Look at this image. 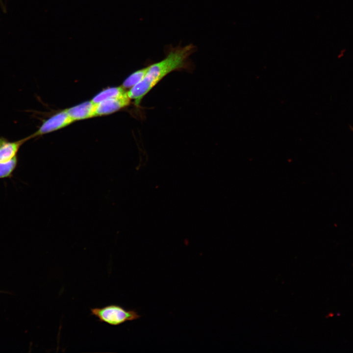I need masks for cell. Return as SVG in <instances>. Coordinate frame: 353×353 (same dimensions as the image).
Segmentation results:
<instances>
[{
    "label": "cell",
    "instance_id": "6da1fadb",
    "mask_svg": "<svg viewBox=\"0 0 353 353\" xmlns=\"http://www.w3.org/2000/svg\"><path fill=\"white\" fill-rule=\"evenodd\" d=\"M196 51V47L192 44L168 47L165 57L148 66L143 80L127 91L128 97L139 106L143 98L167 75L173 71L188 69L191 65L189 57Z\"/></svg>",
    "mask_w": 353,
    "mask_h": 353
},
{
    "label": "cell",
    "instance_id": "7a4b0ae2",
    "mask_svg": "<svg viewBox=\"0 0 353 353\" xmlns=\"http://www.w3.org/2000/svg\"><path fill=\"white\" fill-rule=\"evenodd\" d=\"M90 313L97 317L100 322L114 326L137 320L141 317L135 310H127L120 305L115 304L102 307L91 308Z\"/></svg>",
    "mask_w": 353,
    "mask_h": 353
},
{
    "label": "cell",
    "instance_id": "3957f363",
    "mask_svg": "<svg viewBox=\"0 0 353 353\" xmlns=\"http://www.w3.org/2000/svg\"><path fill=\"white\" fill-rule=\"evenodd\" d=\"M73 122V121L65 109L55 113L45 120L39 128L30 136L32 138L41 136L62 128Z\"/></svg>",
    "mask_w": 353,
    "mask_h": 353
},
{
    "label": "cell",
    "instance_id": "277c9868",
    "mask_svg": "<svg viewBox=\"0 0 353 353\" xmlns=\"http://www.w3.org/2000/svg\"><path fill=\"white\" fill-rule=\"evenodd\" d=\"M127 92L122 96L108 99L96 104V116L112 114L127 106L130 102Z\"/></svg>",
    "mask_w": 353,
    "mask_h": 353
},
{
    "label": "cell",
    "instance_id": "5b68a950",
    "mask_svg": "<svg viewBox=\"0 0 353 353\" xmlns=\"http://www.w3.org/2000/svg\"><path fill=\"white\" fill-rule=\"evenodd\" d=\"M31 139L30 136L21 140L10 142L4 137H0V162L9 161L17 156L23 144Z\"/></svg>",
    "mask_w": 353,
    "mask_h": 353
},
{
    "label": "cell",
    "instance_id": "8992f818",
    "mask_svg": "<svg viewBox=\"0 0 353 353\" xmlns=\"http://www.w3.org/2000/svg\"><path fill=\"white\" fill-rule=\"evenodd\" d=\"M96 104L91 100L70 107L66 110L74 122L96 117Z\"/></svg>",
    "mask_w": 353,
    "mask_h": 353
},
{
    "label": "cell",
    "instance_id": "52a82bcc",
    "mask_svg": "<svg viewBox=\"0 0 353 353\" xmlns=\"http://www.w3.org/2000/svg\"><path fill=\"white\" fill-rule=\"evenodd\" d=\"M127 91L122 86L119 87H111L105 89L96 95L91 101L95 103H98L104 100L119 97L125 94Z\"/></svg>",
    "mask_w": 353,
    "mask_h": 353
},
{
    "label": "cell",
    "instance_id": "ba28073f",
    "mask_svg": "<svg viewBox=\"0 0 353 353\" xmlns=\"http://www.w3.org/2000/svg\"><path fill=\"white\" fill-rule=\"evenodd\" d=\"M148 66L138 70L131 74L123 81L122 86L125 89L134 87L145 77L148 70Z\"/></svg>",
    "mask_w": 353,
    "mask_h": 353
},
{
    "label": "cell",
    "instance_id": "9c48e42d",
    "mask_svg": "<svg viewBox=\"0 0 353 353\" xmlns=\"http://www.w3.org/2000/svg\"><path fill=\"white\" fill-rule=\"evenodd\" d=\"M17 156L6 162H0V179L11 178L18 164Z\"/></svg>",
    "mask_w": 353,
    "mask_h": 353
},
{
    "label": "cell",
    "instance_id": "30bf717a",
    "mask_svg": "<svg viewBox=\"0 0 353 353\" xmlns=\"http://www.w3.org/2000/svg\"><path fill=\"white\" fill-rule=\"evenodd\" d=\"M349 127H350V129L353 132V126L350 125Z\"/></svg>",
    "mask_w": 353,
    "mask_h": 353
}]
</instances>
